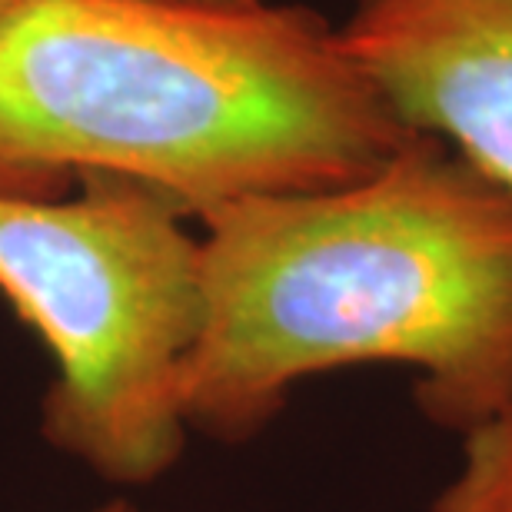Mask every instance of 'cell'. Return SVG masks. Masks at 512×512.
Wrapping results in <instances>:
<instances>
[{
	"label": "cell",
	"mask_w": 512,
	"mask_h": 512,
	"mask_svg": "<svg viewBox=\"0 0 512 512\" xmlns=\"http://www.w3.org/2000/svg\"><path fill=\"white\" fill-rule=\"evenodd\" d=\"M17 4H20V0H0V24L10 17V10H14Z\"/></svg>",
	"instance_id": "ba28073f"
},
{
	"label": "cell",
	"mask_w": 512,
	"mask_h": 512,
	"mask_svg": "<svg viewBox=\"0 0 512 512\" xmlns=\"http://www.w3.org/2000/svg\"><path fill=\"white\" fill-rule=\"evenodd\" d=\"M183 217L114 177H87L74 200L0 193V293L54 360L40 429L120 486L153 483L187 443L203 283Z\"/></svg>",
	"instance_id": "3957f363"
},
{
	"label": "cell",
	"mask_w": 512,
	"mask_h": 512,
	"mask_svg": "<svg viewBox=\"0 0 512 512\" xmlns=\"http://www.w3.org/2000/svg\"><path fill=\"white\" fill-rule=\"evenodd\" d=\"M200 283L197 433L247 439L296 383L360 363L413 366L456 433L512 406V193L426 133L350 187L207 213Z\"/></svg>",
	"instance_id": "6da1fadb"
},
{
	"label": "cell",
	"mask_w": 512,
	"mask_h": 512,
	"mask_svg": "<svg viewBox=\"0 0 512 512\" xmlns=\"http://www.w3.org/2000/svg\"><path fill=\"white\" fill-rule=\"evenodd\" d=\"M463 456L436 512H512V406L469 429Z\"/></svg>",
	"instance_id": "5b68a950"
},
{
	"label": "cell",
	"mask_w": 512,
	"mask_h": 512,
	"mask_svg": "<svg viewBox=\"0 0 512 512\" xmlns=\"http://www.w3.org/2000/svg\"><path fill=\"white\" fill-rule=\"evenodd\" d=\"M97 512H140L133 503H127V499H114V503H107V506H100Z\"/></svg>",
	"instance_id": "52a82bcc"
},
{
	"label": "cell",
	"mask_w": 512,
	"mask_h": 512,
	"mask_svg": "<svg viewBox=\"0 0 512 512\" xmlns=\"http://www.w3.org/2000/svg\"><path fill=\"white\" fill-rule=\"evenodd\" d=\"M340 37L399 124L512 193V0H356Z\"/></svg>",
	"instance_id": "277c9868"
},
{
	"label": "cell",
	"mask_w": 512,
	"mask_h": 512,
	"mask_svg": "<svg viewBox=\"0 0 512 512\" xmlns=\"http://www.w3.org/2000/svg\"><path fill=\"white\" fill-rule=\"evenodd\" d=\"M177 4H203V7H253L266 0H177Z\"/></svg>",
	"instance_id": "8992f818"
},
{
	"label": "cell",
	"mask_w": 512,
	"mask_h": 512,
	"mask_svg": "<svg viewBox=\"0 0 512 512\" xmlns=\"http://www.w3.org/2000/svg\"><path fill=\"white\" fill-rule=\"evenodd\" d=\"M409 137L306 7L20 0L0 24V193L114 177L203 220L350 187Z\"/></svg>",
	"instance_id": "7a4b0ae2"
}]
</instances>
